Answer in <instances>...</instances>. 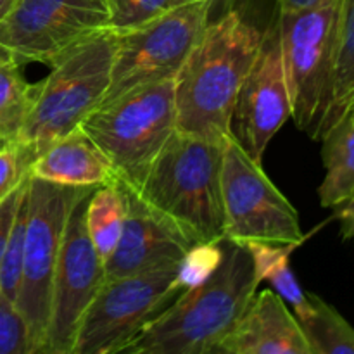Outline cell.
I'll use <instances>...</instances> for the list:
<instances>
[{
  "label": "cell",
  "mask_w": 354,
  "mask_h": 354,
  "mask_svg": "<svg viewBox=\"0 0 354 354\" xmlns=\"http://www.w3.org/2000/svg\"><path fill=\"white\" fill-rule=\"evenodd\" d=\"M263 31L241 10L209 21L175 78L176 130L216 142L232 133V114Z\"/></svg>",
  "instance_id": "cell-1"
},
{
  "label": "cell",
  "mask_w": 354,
  "mask_h": 354,
  "mask_svg": "<svg viewBox=\"0 0 354 354\" xmlns=\"http://www.w3.org/2000/svg\"><path fill=\"white\" fill-rule=\"evenodd\" d=\"M218 268L199 286L185 289L121 354H213L259 287L244 244L221 241Z\"/></svg>",
  "instance_id": "cell-2"
},
{
  "label": "cell",
  "mask_w": 354,
  "mask_h": 354,
  "mask_svg": "<svg viewBox=\"0 0 354 354\" xmlns=\"http://www.w3.org/2000/svg\"><path fill=\"white\" fill-rule=\"evenodd\" d=\"M225 142L176 130L135 192L192 244L225 239L221 168Z\"/></svg>",
  "instance_id": "cell-3"
},
{
  "label": "cell",
  "mask_w": 354,
  "mask_h": 354,
  "mask_svg": "<svg viewBox=\"0 0 354 354\" xmlns=\"http://www.w3.org/2000/svg\"><path fill=\"white\" fill-rule=\"evenodd\" d=\"M80 128L106 156L114 178L137 190L176 131L175 80L138 86L100 104Z\"/></svg>",
  "instance_id": "cell-4"
},
{
  "label": "cell",
  "mask_w": 354,
  "mask_h": 354,
  "mask_svg": "<svg viewBox=\"0 0 354 354\" xmlns=\"http://www.w3.org/2000/svg\"><path fill=\"white\" fill-rule=\"evenodd\" d=\"M114 47L116 31L106 28L59 57L45 80L35 83L33 104L16 140L40 152L78 128L109 88Z\"/></svg>",
  "instance_id": "cell-5"
},
{
  "label": "cell",
  "mask_w": 354,
  "mask_h": 354,
  "mask_svg": "<svg viewBox=\"0 0 354 354\" xmlns=\"http://www.w3.org/2000/svg\"><path fill=\"white\" fill-rule=\"evenodd\" d=\"M341 0H322L299 10H279L283 73L299 130L318 140L332 99L335 38Z\"/></svg>",
  "instance_id": "cell-6"
},
{
  "label": "cell",
  "mask_w": 354,
  "mask_h": 354,
  "mask_svg": "<svg viewBox=\"0 0 354 354\" xmlns=\"http://www.w3.org/2000/svg\"><path fill=\"white\" fill-rule=\"evenodd\" d=\"M90 187L62 185L28 178V218L24 234L23 273L16 306L26 320L35 354L45 353L50 320L52 283L69 213Z\"/></svg>",
  "instance_id": "cell-7"
},
{
  "label": "cell",
  "mask_w": 354,
  "mask_h": 354,
  "mask_svg": "<svg viewBox=\"0 0 354 354\" xmlns=\"http://www.w3.org/2000/svg\"><path fill=\"white\" fill-rule=\"evenodd\" d=\"M213 6V0H190L116 33L109 88L100 104L138 86L175 80L209 23Z\"/></svg>",
  "instance_id": "cell-8"
},
{
  "label": "cell",
  "mask_w": 354,
  "mask_h": 354,
  "mask_svg": "<svg viewBox=\"0 0 354 354\" xmlns=\"http://www.w3.org/2000/svg\"><path fill=\"white\" fill-rule=\"evenodd\" d=\"M178 265L106 280L85 311L73 354H121L183 292Z\"/></svg>",
  "instance_id": "cell-9"
},
{
  "label": "cell",
  "mask_w": 354,
  "mask_h": 354,
  "mask_svg": "<svg viewBox=\"0 0 354 354\" xmlns=\"http://www.w3.org/2000/svg\"><path fill=\"white\" fill-rule=\"evenodd\" d=\"M225 239L249 244H303L292 204L234 137L225 142L221 168Z\"/></svg>",
  "instance_id": "cell-10"
},
{
  "label": "cell",
  "mask_w": 354,
  "mask_h": 354,
  "mask_svg": "<svg viewBox=\"0 0 354 354\" xmlns=\"http://www.w3.org/2000/svg\"><path fill=\"white\" fill-rule=\"evenodd\" d=\"M106 28L104 0H19L0 23V45L17 61L52 66Z\"/></svg>",
  "instance_id": "cell-11"
},
{
  "label": "cell",
  "mask_w": 354,
  "mask_h": 354,
  "mask_svg": "<svg viewBox=\"0 0 354 354\" xmlns=\"http://www.w3.org/2000/svg\"><path fill=\"white\" fill-rule=\"evenodd\" d=\"M95 187L78 197L66 223L52 283L50 320L44 354H73L80 324L102 283L104 261L86 230V201Z\"/></svg>",
  "instance_id": "cell-12"
},
{
  "label": "cell",
  "mask_w": 354,
  "mask_h": 354,
  "mask_svg": "<svg viewBox=\"0 0 354 354\" xmlns=\"http://www.w3.org/2000/svg\"><path fill=\"white\" fill-rule=\"evenodd\" d=\"M289 120L292 106L275 21L263 31L261 47L237 93L232 133L256 162H261L272 138Z\"/></svg>",
  "instance_id": "cell-13"
},
{
  "label": "cell",
  "mask_w": 354,
  "mask_h": 354,
  "mask_svg": "<svg viewBox=\"0 0 354 354\" xmlns=\"http://www.w3.org/2000/svg\"><path fill=\"white\" fill-rule=\"evenodd\" d=\"M116 182L124 192L127 216L120 242L104 263L106 280L178 265L194 245L192 241L168 218L145 204L131 187Z\"/></svg>",
  "instance_id": "cell-14"
},
{
  "label": "cell",
  "mask_w": 354,
  "mask_h": 354,
  "mask_svg": "<svg viewBox=\"0 0 354 354\" xmlns=\"http://www.w3.org/2000/svg\"><path fill=\"white\" fill-rule=\"evenodd\" d=\"M213 354H311L296 315L273 289L256 290Z\"/></svg>",
  "instance_id": "cell-15"
},
{
  "label": "cell",
  "mask_w": 354,
  "mask_h": 354,
  "mask_svg": "<svg viewBox=\"0 0 354 354\" xmlns=\"http://www.w3.org/2000/svg\"><path fill=\"white\" fill-rule=\"evenodd\" d=\"M30 175L75 187H97L114 178L107 158L80 127L45 145L31 162Z\"/></svg>",
  "instance_id": "cell-16"
},
{
  "label": "cell",
  "mask_w": 354,
  "mask_h": 354,
  "mask_svg": "<svg viewBox=\"0 0 354 354\" xmlns=\"http://www.w3.org/2000/svg\"><path fill=\"white\" fill-rule=\"evenodd\" d=\"M354 109V0H341L335 38V69L332 99L318 140Z\"/></svg>",
  "instance_id": "cell-17"
},
{
  "label": "cell",
  "mask_w": 354,
  "mask_h": 354,
  "mask_svg": "<svg viewBox=\"0 0 354 354\" xmlns=\"http://www.w3.org/2000/svg\"><path fill=\"white\" fill-rule=\"evenodd\" d=\"M325 178L318 187L324 207L344 203L354 190V114H348L324 138Z\"/></svg>",
  "instance_id": "cell-18"
},
{
  "label": "cell",
  "mask_w": 354,
  "mask_h": 354,
  "mask_svg": "<svg viewBox=\"0 0 354 354\" xmlns=\"http://www.w3.org/2000/svg\"><path fill=\"white\" fill-rule=\"evenodd\" d=\"M244 245L251 252L259 283L268 282L272 289L294 308L297 318L306 315L310 311V297L301 289L290 266V254L294 249L299 248V244L249 242Z\"/></svg>",
  "instance_id": "cell-19"
},
{
  "label": "cell",
  "mask_w": 354,
  "mask_h": 354,
  "mask_svg": "<svg viewBox=\"0 0 354 354\" xmlns=\"http://www.w3.org/2000/svg\"><path fill=\"white\" fill-rule=\"evenodd\" d=\"M127 199L116 180L97 185L86 201V230L102 261L113 254L123 232Z\"/></svg>",
  "instance_id": "cell-20"
},
{
  "label": "cell",
  "mask_w": 354,
  "mask_h": 354,
  "mask_svg": "<svg viewBox=\"0 0 354 354\" xmlns=\"http://www.w3.org/2000/svg\"><path fill=\"white\" fill-rule=\"evenodd\" d=\"M308 297L310 311L297 320L311 354H354V328L349 322L320 296Z\"/></svg>",
  "instance_id": "cell-21"
},
{
  "label": "cell",
  "mask_w": 354,
  "mask_h": 354,
  "mask_svg": "<svg viewBox=\"0 0 354 354\" xmlns=\"http://www.w3.org/2000/svg\"><path fill=\"white\" fill-rule=\"evenodd\" d=\"M35 95V83H28L19 61L0 59V138L16 140L26 121Z\"/></svg>",
  "instance_id": "cell-22"
},
{
  "label": "cell",
  "mask_w": 354,
  "mask_h": 354,
  "mask_svg": "<svg viewBox=\"0 0 354 354\" xmlns=\"http://www.w3.org/2000/svg\"><path fill=\"white\" fill-rule=\"evenodd\" d=\"M26 218H28V183L24 189L23 197L17 206L16 216H14L12 228H10L9 241H7L6 254H3L2 266H0V294L7 299H17V290L21 283V273H23V254H24V234H26Z\"/></svg>",
  "instance_id": "cell-23"
},
{
  "label": "cell",
  "mask_w": 354,
  "mask_h": 354,
  "mask_svg": "<svg viewBox=\"0 0 354 354\" xmlns=\"http://www.w3.org/2000/svg\"><path fill=\"white\" fill-rule=\"evenodd\" d=\"M187 0H104V6L109 14V28L121 33Z\"/></svg>",
  "instance_id": "cell-24"
},
{
  "label": "cell",
  "mask_w": 354,
  "mask_h": 354,
  "mask_svg": "<svg viewBox=\"0 0 354 354\" xmlns=\"http://www.w3.org/2000/svg\"><path fill=\"white\" fill-rule=\"evenodd\" d=\"M37 156L33 147L19 140L0 142V203L26 182Z\"/></svg>",
  "instance_id": "cell-25"
},
{
  "label": "cell",
  "mask_w": 354,
  "mask_h": 354,
  "mask_svg": "<svg viewBox=\"0 0 354 354\" xmlns=\"http://www.w3.org/2000/svg\"><path fill=\"white\" fill-rule=\"evenodd\" d=\"M0 354H35L30 328L16 303L0 294Z\"/></svg>",
  "instance_id": "cell-26"
},
{
  "label": "cell",
  "mask_w": 354,
  "mask_h": 354,
  "mask_svg": "<svg viewBox=\"0 0 354 354\" xmlns=\"http://www.w3.org/2000/svg\"><path fill=\"white\" fill-rule=\"evenodd\" d=\"M221 256H223L221 241L194 244L178 265V282L183 290L204 282L218 268Z\"/></svg>",
  "instance_id": "cell-27"
},
{
  "label": "cell",
  "mask_w": 354,
  "mask_h": 354,
  "mask_svg": "<svg viewBox=\"0 0 354 354\" xmlns=\"http://www.w3.org/2000/svg\"><path fill=\"white\" fill-rule=\"evenodd\" d=\"M28 178H30V176H28ZM28 178L19 189L14 190L7 199H3L2 203H0V266H2V259H3V254H6L10 228H12L14 216H16V211H17V206H19L21 197H23L24 189H26Z\"/></svg>",
  "instance_id": "cell-28"
},
{
  "label": "cell",
  "mask_w": 354,
  "mask_h": 354,
  "mask_svg": "<svg viewBox=\"0 0 354 354\" xmlns=\"http://www.w3.org/2000/svg\"><path fill=\"white\" fill-rule=\"evenodd\" d=\"M335 218L341 223V235L346 241H354V190L348 199L334 207Z\"/></svg>",
  "instance_id": "cell-29"
},
{
  "label": "cell",
  "mask_w": 354,
  "mask_h": 354,
  "mask_svg": "<svg viewBox=\"0 0 354 354\" xmlns=\"http://www.w3.org/2000/svg\"><path fill=\"white\" fill-rule=\"evenodd\" d=\"M322 0H279V10H299L315 6Z\"/></svg>",
  "instance_id": "cell-30"
},
{
  "label": "cell",
  "mask_w": 354,
  "mask_h": 354,
  "mask_svg": "<svg viewBox=\"0 0 354 354\" xmlns=\"http://www.w3.org/2000/svg\"><path fill=\"white\" fill-rule=\"evenodd\" d=\"M19 0H0V23L12 12V9L16 7V3Z\"/></svg>",
  "instance_id": "cell-31"
},
{
  "label": "cell",
  "mask_w": 354,
  "mask_h": 354,
  "mask_svg": "<svg viewBox=\"0 0 354 354\" xmlns=\"http://www.w3.org/2000/svg\"><path fill=\"white\" fill-rule=\"evenodd\" d=\"M9 57H12V54L0 45V59H9Z\"/></svg>",
  "instance_id": "cell-32"
},
{
  "label": "cell",
  "mask_w": 354,
  "mask_h": 354,
  "mask_svg": "<svg viewBox=\"0 0 354 354\" xmlns=\"http://www.w3.org/2000/svg\"><path fill=\"white\" fill-rule=\"evenodd\" d=\"M187 2H190V0H187ZM213 2H216V0H213Z\"/></svg>",
  "instance_id": "cell-33"
},
{
  "label": "cell",
  "mask_w": 354,
  "mask_h": 354,
  "mask_svg": "<svg viewBox=\"0 0 354 354\" xmlns=\"http://www.w3.org/2000/svg\"><path fill=\"white\" fill-rule=\"evenodd\" d=\"M0 142H3V138H0Z\"/></svg>",
  "instance_id": "cell-34"
}]
</instances>
